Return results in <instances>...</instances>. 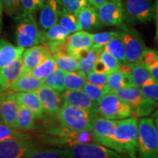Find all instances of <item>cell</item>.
Listing matches in <instances>:
<instances>
[{
  "mask_svg": "<svg viewBox=\"0 0 158 158\" xmlns=\"http://www.w3.org/2000/svg\"><path fill=\"white\" fill-rule=\"evenodd\" d=\"M98 110H89L63 104L58 113L59 123L68 132L92 131Z\"/></svg>",
  "mask_w": 158,
  "mask_h": 158,
  "instance_id": "2",
  "label": "cell"
},
{
  "mask_svg": "<svg viewBox=\"0 0 158 158\" xmlns=\"http://www.w3.org/2000/svg\"><path fill=\"white\" fill-rule=\"evenodd\" d=\"M23 72L22 57L7 66L0 68V88L2 90L9 89L12 84L23 74Z\"/></svg>",
  "mask_w": 158,
  "mask_h": 158,
  "instance_id": "19",
  "label": "cell"
},
{
  "mask_svg": "<svg viewBox=\"0 0 158 158\" xmlns=\"http://www.w3.org/2000/svg\"><path fill=\"white\" fill-rule=\"evenodd\" d=\"M62 5L60 0H46L41 7L39 23L46 30L58 23L59 15Z\"/></svg>",
  "mask_w": 158,
  "mask_h": 158,
  "instance_id": "18",
  "label": "cell"
},
{
  "mask_svg": "<svg viewBox=\"0 0 158 158\" xmlns=\"http://www.w3.org/2000/svg\"><path fill=\"white\" fill-rule=\"evenodd\" d=\"M98 60L102 62L107 69L108 74L114 71L118 70L120 66V62L115 56L108 51L102 50L98 55Z\"/></svg>",
  "mask_w": 158,
  "mask_h": 158,
  "instance_id": "38",
  "label": "cell"
},
{
  "mask_svg": "<svg viewBox=\"0 0 158 158\" xmlns=\"http://www.w3.org/2000/svg\"><path fill=\"white\" fill-rule=\"evenodd\" d=\"M107 86L109 87L110 92L135 86L130 75L120 70H115L108 74Z\"/></svg>",
  "mask_w": 158,
  "mask_h": 158,
  "instance_id": "25",
  "label": "cell"
},
{
  "mask_svg": "<svg viewBox=\"0 0 158 158\" xmlns=\"http://www.w3.org/2000/svg\"><path fill=\"white\" fill-rule=\"evenodd\" d=\"M36 147L29 135L3 140L0 141V158L24 157L28 152Z\"/></svg>",
  "mask_w": 158,
  "mask_h": 158,
  "instance_id": "10",
  "label": "cell"
},
{
  "mask_svg": "<svg viewBox=\"0 0 158 158\" xmlns=\"http://www.w3.org/2000/svg\"><path fill=\"white\" fill-rule=\"evenodd\" d=\"M58 23L70 33L80 30L76 15L66 10L62 7L59 15Z\"/></svg>",
  "mask_w": 158,
  "mask_h": 158,
  "instance_id": "33",
  "label": "cell"
},
{
  "mask_svg": "<svg viewBox=\"0 0 158 158\" xmlns=\"http://www.w3.org/2000/svg\"><path fill=\"white\" fill-rule=\"evenodd\" d=\"M43 79L37 78L30 73L22 74L10 87L13 92H36L43 86Z\"/></svg>",
  "mask_w": 158,
  "mask_h": 158,
  "instance_id": "21",
  "label": "cell"
},
{
  "mask_svg": "<svg viewBox=\"0 0 158 158\" xmlns=\"http://www.w3.org/2000/svg\"><path fill=\"white\" fill-rule=\"evenodd\" d=\"M52 56L56 61L57 68L62 69L65 72H72L78 70L79 62L78 59L61 51L54 53L52 54Z\"/></svg>",
  "mask_w": 158,
  "mask_h": 158,
  "instance_id": "30",
  "label": "cell"
},
{
  "mask_svg": "<svg viewBox=\"0 0 158 158\" xmlns=\"http://www.w3.org/2000/svg\"><path fill=\"white\" fill-rule=\"evenodd\" d=\"M82 90L84 91L85 93L87 94L91 98L93 99L97 102H98L105 94L109 93L110 92V89L107 85L104 86H97V85L92 84V83L89 82L87 81L85 83L84 87L82 88Z\"/></svg>",
  "mask_w": 158,
  "mask_h": 158,
  "instance_id": "37",
  "label": "cell"
},
{
  "mask_svg": "<svg viewBox=\"0 0 158 158\" xmlns=\"http://www.w3.org/2000/svg\"><path fill=\"white\" fill-rule=\"evenodd\" d=\"M155 21H156V36L155 39L158 43V0L156 1L155 3Z\"/></svg>",
  "mask_w": 158,
  "mask_h": 158,
  "instance_id": "47",
  "label": "cell"
},
{
  "mask_svg": "<svg viewBox=\"0 0 158 158\" xmlns=\"http://www.w3.org/2000/svg\"><path fill=\"white\" fill-rule=\"evenodd\" d=\"M140 88L144 97L155 100L158 102V83H153Z\"/></svg>",
  "mask_w": 158,
  "mask_h": 158,
  "instance_id": "42",
  "label": "cell"
},
{
  "mask_svg": "<svg viewBox=\"0 0 158 158\" xmlns=\"http://www.w3.org/2000/svg\"><path fill=\"white\" fill-rule=\"evenodd\" d=\"M56 68H57L56 61L54 57L51 56L44 59L36 68H33L29 73L36 76L37 78L43 79Z\"/></svg>",
  "mask_w": 158,
  "mask_h": 158,
  "instance_id": "34",
  "label": "cell"
},
{
  "mask_svg": "<svg viewBox=\"0 0 158 158\" xmlns=\"http://www.w3.org/2000/svg\"><path fill=\"white\" fill-rule=\"evenodd\" d=\"M119 33L125 49L127 62H138L141 54L147 49L141 35L135 29L126 26L119 30Z\"/></svg>",
  "mask_w": 158,
  "mask_h": 158,
  "instance_id": "9",
  "label": "cell"
},
{
  "mask_svg": "<svg viewBox=\"0 0 158 158\" xmlns=\"http://www.w3.org/2000/svg\"><path fill=\"white\" fill-rule=\"evenodd\" d=\"M97 110L100 116L108 119L121 120L134 116V108L111 92L105 94L99 100Z\"/></svg>",
  "mask_w": 158,
  "mask_h": 158,
  "instance_id": "6",
  "label": "cell"
},
{
  "mask_svg": "<svg viewBox=\"0 0 158 158\" xmlns=\"http://www.w3.org/2000/svg\"><path fill=\"white\" fill-rule=\"evenodd\" d=\"M13 94L19 104L23 105L30 110L35 118L43 117L44 110L36 92H15Z\"/></svg>",
  "mask_w": 158,
  "mask_h": 158,
  "instance_id": "23",
  "label": "cell"
},
{
  "mask_svg": "<svg viewBox=\"0 0 158 158\" xmlns=\"http://www.w3.org/2000/svg\"><path fill=\"white\" fill-rule=\"evenodd\" d=\"M86 81L97 86H106L108 81V74L100 73L92 70L86 75Z\"/></svg>",
  "mask_w": 158,
  "mask_h": 158,
  "instance_id": "41",
  "label": "cell"
},
{
  "mask_svg": "<svg viewBox=\"0 0 158 158\" xmlns=\"http://www.w3.org/2000/svg\"><path fill=\"white\" fill-rule=\"evenodd\" d=\"M97 9L102 25L120 26L124 20L122 0H108Z\"/></svg>",
  "mask_w": 158,
  "mask_h": 158,
  "instance_id": "11",
  "label": "cell"
},
{
  "mask_svg": "<svg viewBox=\"0 0 158 158\" xmlns=\"http://www.w3.org/2000/svg\"><path fill=\"white\" fill-rule=\"evenodd\" d=\"M114 150L135 157L138 149V118L135 116L118 120L113 136Z\"/></svg>",
  "mask_w": 158,
  "mask_h": 158,
  "instance_id": "1",
  "label": "cell"
},
{
  "mask_svg": "<svg viewBox=\"0 0 158 158\" xmlns=\"http://www.w3.org/2000/svg\"><path fill=\"white\" fill-rule=\"evenodd\" d=\"M36 93L42 104L44 113L51 116L58 114L64 104L61 92L43 85L37 90Z\"/></svg>",
  "mask_w": 158,
  "mask_h": 158,
  "instance_id": "14",
  "label": "cell"
},
{
  "mask_svg": "<svg viewBox=\"0 0 158 158\" xmlns=\"http://www.w3.org/2000/svg\"><path fill=\"white\" fill-rule=\"evenodd\" d=\"M116 34V31H102L92 34V48L98 51H101L103 50L105 46L109 43V41Z\"/></svg>",
  "mask_w": 158,
  "mask_h": 158,
  "instance_id": "36",
  "label": "cell"
},
{
  "mask_svg": "<svg viewBox=\"0 0 158 158\" xmlns=\"http://www.w3.org/2000/svg\"><path fill=\"white\" fill-rule=\"evenodd\" d=\"M110 92L130 104L134 108V116L138 118L152 115L158 106L157 101L144 97L141 88L137 86L114 90Z\"/></svg>",
  "mask_w": 158,
  "mask_h": 158,
  "instance_id": "5",
  "label": "cell"
},
{
  "mask_svg": "<svg viewBox=\"0 0 158 158\" xmlns=\"http://www.w3.org/2000/svg\"><path fill=\"white\" fill-rule=\"evenodd\" d=\"M108 0H88L89 3L91 5L93 6L95 8H98L99 6H100L102 4L106 2Z\"/></svg>",
  "mask_w": 158,
  "mask_h": 158,
  "instance_id": "48",
  "label": "cell"
},
{
  "mask_svg": "<svg viewBox=\"0 0 158 158\" xmlns=\"http://www.w3.org/2000/svg\"><path fill=\"white\" fill-rule=\"evenodd\" d=\"M24 49L20 45L11 44L5 39H0V68L21 58Z\"/></svg>",
  "mask_w": 158,
  "mask_h": 158,
  "instance_id": "22",
  "label": "cell"
},
{
  "mask_svg": "<svg viewBox=\"0 0 158 158\" xmlns=\"http://www.w3.org/2000/svg\"><path fill=\"white\" fill-rule=\"evenodd\" d=\"M4 10L7 15L16 14L20 7V0H2Z\"/></svg>",
  "mask_w": 158,
  "mask_h": 158,
  "instance_id": "44",
  "label": "cell"
},
{
  "mask_svg": "<svg viewBox=\"0 0 158 158\" xmlns=\"http://www.w3.org/2000/svg\"><path fill=\"white\" fill-rule=\"evenodd\" d=\"M152 117L154 123H155L156 133H157V138H158V106L156 108L155 111L152 114Z\"/></svg>",
  "mask_w": 158,
  "mask_h": 158,
  "instance_id": "46",
  "label": "cell"
},
{
  "mask_svg": "<svg viewBox=\"0 0 158 158\" xmlns=\"http://www.w3.org/2000/svg\"><path fill=\"white\" fill-rule=\"evenodd\" d=\"M80 30H92L101 26L98 11L90 4L81 10L76 14Z\"/></svg>",
  "mask_w": 158,
  "mask_h": 158,
  "instance_id": "20",
  "label": "cell"
},
{
  "mask_svg": "<svg viewBox=\"0 0 158 158\" xmlns=\"http://www.w3.org/2000/svg\"><path fill=\"white\" fill-rule=\"evenodd\" d=\"M46 1V0H37V3H38V5L40 7V9L41 8V7H42L43 4H44L45 2Z\"/></svg>",
  "mask_w": 158,
  "mask_h": 158,
  "instance_id": "50",
  "label": "cell"
},
{
  "mask_svg": "<svg viewBox=\"0 0 158 158\" xmlns=\"http://www.w3.org/2000/svg\"><path fill=\"white\" fill-rule=\"evenodd\" d=\"M35 116L30 110L23 105L19 104L17 116L16 128L22 131H29L35 126Z\"/></svg>",
  "mask_w": 158,
  "mask_h": 158,
  "instance_id": "28",
  "label": "cell"
},
{
  "mask_svg": "<svg viewBox=\"0 0 158 158\" xmlns=\"http://www.w3.org/2000/svg\"><path fill=\"white\" fill-rule=\"evenodd\" d=\"M19 104L13 93H2L0 96V119L7 125L16 128Z\"/></svg>",
  "mask_w": 158,
  "mask_h": 158,
  "instance_id": "16",
  "label": "cell"
},
{
  "mask_svg": "<svg viewBox=\"0 0 158 158\" xmlns=\"http://www.w3.org/2000/svg\"><path fill=\"white\" fill-rule=\"evenodd\" d=\"M70 34V33L68 30H66L64 27L57 23L51 28L43 31V40H44L43 43L49 42V41L64 40Z\"/></svg>",
  "mask_w": 158,
  "mask_h": 158,
  "instance_id": "35",
  "label": "cell"
},
{
  "mask_svg": "<svg viewBox=\"0 0 158 158\" xmlns=\"http://www.w3.org/2000/svg\"><path fill=\"white\" fill-rule=\"evenodd\" d=\"M66 73L62 69L56 68L43 78V84L54 89L57 92H62L65 90L64 77Z\"/></svg>",
  "mask_w": 158,
  "mask_h": 158,
  "instance_id": "29",
  "label": "cell"
},
{
  "mask_svg": "<svg viewBox=\"0 0 158 158\" xmlns=\"http://www.w3.org/2000/svg\"><path fill=\"white\" fill-rule=\"evenodd\" d=\"M60 2L63 8L76 15L81 10L89 5L88 0H60Z\"/></svg>",
  "mask_w": 158,
  "mask_h": 158,
  "instance_id": "39",
  "label": "cell"
},
{
  "mask_svg": "<svg viewBox=\"0 0 158 158\" xmlns=\"http://www.w3.org/2000/svg\"><path fill=\"white\" fill-rule=\"evenodd\" d=\"M64 104L89 110H97L98 102L82 89H65L62 92Z\"/></svg>",
  "mask_w": 158,
  "mask_h": 158,
  "instance_id": "17",
  "label": "cell"
},
{
  "mask_svg": "<svg viewBox=\"0 0 158 158\" xmlns=\"http://www.w3.org/2000/svg\"><path fill=\"white\" fill-rule=\"evenodd\" d=\"M21 13L25 14H34L40 9L37 0H20Z\"/></svg>",
  "mask_w": 158,
  "mask_h": 158,
  "instance_id": "43",
  "label": "cell"
},
{
  "mask_svg": "<svg viewBox=\"0 0 158 158\" xmlns=\"http://www.w3.org/2000/svg\"><path fill=\"white\" fill-rule=\"evenodd\" d=\"M128 73L130 75L134 84L137 87L155 83L149 71L139 62L130 63Z\"/></svg>",
  "mask_w": 158,
  "mask_h": 158,
  "instance_id": "24",
  "label": "cell"
},
{
  "mask_svg": "<svg viewBox=\"0 0 158 158\" xmlns=\"http://www.w3.org/2000/svg\"><path fill=\"white\" fill-rule=\"evenodd\" d=\"M3 4L2 0H0V35H1L2 28V15H3Z\"/></svg>",
  "mask_w": 158,
  "mask_h": 158,
  "instance_id": "49",
  "label": "cell"
},
{
  "mask_svg": "<svg viewBox=\"0 0 158 158\" xmlns=\"http://www.w3.org/2000/svg\"><path fill=\"white\" fill-rule=\"evenodd\" d=\"M16 20L15 40L18 45L28 48L33 45L44 43L43 31L40 30L34 14L21 13Z\"/></svg>",
  "mask_w": 158,
  "mask_h": 158,
  "instance_id": "3",
  "label": "cell"
},
{
  "mask_svg": "<svg viewBox=\"0 0 158 158\" xmlns=\"http://www.w3.org/2000/svg\"><path fill=\"white\" fill-rule=\"evenodd\" d=\"M27 135V134L20 132L19 130H15L14 127L7 125V124H5L0 119V141L13 138L22 137V136Z\"/></svg>",
  "mask_w": 158,
  "mask_h": 158,
  "instance_id": "40",
  "label": "cell"
},
{
  "mask_svg": "<svg viewBox=\"0 0 158 158\" xmlns=\"http://www.w3.org/2000/svg\"><path fill=\"white\" fill-rule=\"evenodd\" d=\"M138 155L143 158L158 157V138L152 116L138 119Z\"/></svg>",
  "mask_w": 158,
  "mask_h": 158,
  "instance_id": "4",
  "label": "cell"
},
{
  "mask_svg": "<svg viewBox=\"0 0 158 158\" xmlns=\"http://www.w3.org/2000/svg\"><path fill=\"white\" fill-rule=\"evenodd\" d=\"M92 46V33L79 30L72 35L70 34L64 40L63 52L78 59L82 52L91 48Z\"/></svg>",
  "mask_w": 158,
  "mask_h": 158,
  "instance_id": "12",
  "label": "cell"
},
{
  "mask_svg": "<svg viewBox=\"0 0 158 158\" xmlns=\"http://www.w3.org/2000/svg\"><path fill=\"white\" fill-rule=\"evenodd\" d=\"M117 122L118 120L108 119L98 116L94 120L92 128L95 143L114 149L113 136Z\"/></svg>",
  "mask_w": 158,
  "mask_h": 158,
  "instance_id": "13",
  "label": "cell"
},
{
  "mask_svg": "<svg viewBox=\"0 0 158 158\" xmlns=\"http://www.w3.org/2000/svg\"><path fill=\"white\" fill-rule=\"evenodd\" d=\"M100 53V51L95 50L92 47L82 52L78 59V70H80L86 76L91 71L93 70Z\"/></svg>",
  "mask_w": 158,
  "mask_h": 158,
  "instance_id": "27",
  "label": "cell"
},
{
  "mask_svg": "<svg viewBox=\"0 0 158 158\" xmlns=\"http://www.w3.org/2000/svg\"><path fill=\"white\" fill-rule=\"evenodd\" d=\"M51 56H52V53L47 45H35L29 47L23 51L22 55L23 74L28 73L44 59Z\"/></svg>",
  "mask_w": 158,
  "mask_h": 158,
  "instance_id": "15",
  "label": "cell"
},
{
  "mask_svg": "<svg viewBox=\"0 0 158 158\" xmlns=\"http://www.w3.org/2000/svg\"><path fill=\"white\" fill-rule=\"evenodd\" d=\"M86 82V76L80 70L67 72L64 77L65 89H82Z\"/></svg>",
  "mask_w": 158,
  "mask_h": 158,
  "instance_id": "32",
  "label": "cell"
},
{
  "mask_svg": "<svg viewBox=\"0 0 158 158\" xmlns=\"http://www.w3.org/2000/svg\"><path fill=\"white\" fill-rule=\"evenodd\" d=\"M25 158H66L68 157L65 149H40L34 148L28 152L25 155Z\"/></svg>",
  "mask_w": 158,
  "mask_h": 158,
  "instance_id": "31",
  "label": "cell"
},
{
  "mask_svg": "<svg viewBox=\"0 0 158 158\" xmlns=\"http://www.w3.org/2000/svg\"><path fill=\"white\" fill-rule=\"evenodd\" d=\"M103 50L111 54L121 63H124V64L128 63L127 57H126L125 49H124L123 42H122L121 36H120L119 31H116L115 36L105 46Z\"/></svg>",
  "mask_w": 158,
  "mask_h": 158,
  "instance_id": "26",
  "label": "cell"
},
{
  "mask_svg": "<svg viewBox=\"0 0 158 158\" xmlns=\"http://www.w3.org/2000/svg\"><path fill=\"white\" fill-rule=\"evenodd\" d=\"M156 83H158V59L155 64L147 69Z\"/></svg>",
  "mask_w": 158,
  "mask_h": 158,
  "instance_id": "45",
  "label": "cell"
},
{
  "mask_svg": "<svg viewBox=\"0 0 158 158\" xmlns=\"http://www.w3.org/2000/svg\"><path fill=\"white\" fill-rule=\"evenodd\" d=\"M2 92H3V91L2 90L1 88H0V96H1V94H2Z\"/></svg>",
  "mask_w": 158,
  "mask_h": 158,
  "instance_id": "51",
  "label": "cell"
},
{
  "mask_svg": "<svg viewBox=\"0 0 158 158\" xmlns=\"http://www.w3.org/2000/svg\"><path fill=\"white\" fill-rule=\"evenodd\" d=\"M68 157L70 158H122L124 156L115 150L95 142L69 144L65 149Z\"/></svg>",
  "mask_w": 158,
  "mask_h": 158,
  "instance_id": "7",
  "label": "cell"
},
{
  "mask_svg": "<svg viewBox=\"0 0 158 158\" xmlns=\"http://www.w3.org/2000/svg\"><path fill=\"white\" fill-rule=\"evenodd\" d=\"M123 7L124 19L133 23H149L155 13L152 0H124Z\"/></svg>",
  "mask_w": 158,
  "mask_h": 158,
  "instance_id": "8",
  "label": "cell"
}]
</instances>
